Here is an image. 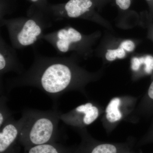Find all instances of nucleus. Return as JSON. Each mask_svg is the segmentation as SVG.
I'll return each instance as SVG.
<instances>
[{
  "mask_svg": "<svg viewBox=\"0 0 153 153\" xmlns=\"http://www.w3.org/2000/svg\"><path fill=\"white\" fill-rule=\"evenodd\" d=\"M84 143L80 147L75 149L74 153H120L118 147L111 143Z\"/></svg>",
  "mask_w": 153,
  "mask_h": 153,
  "instance_id": "1a4fd4ad",
  "label": "nucleus"
},
{
  "mask_svg": "<svg viewBox=\"0 0 153 153\" xmlns=\"http://www.w3.org/2000/svg\"><path fill=\"white\" fill-rule=\"evenodd\" d=\"M42 39L52 45L58 54L78 51L85 42V37L70 26H66L52 33L44 34Z\"/></svg>",
  "mask_w": 153,
  "mask_h": 153,
  "instance_id": "20e7f679",
  "label": "nucleus"
},
{
  "mask_svg": "<svg viewBox=\"0 0 153 153\" xmlns=\"http://www.w3.org/2000/svg\"><path fill=\"white\" fill-rule=\"evenodd\" d=\"M8 98L4 95L1 96L0 101V128L13 117V113L7 104Z\"/></svg>",
  "mask_w": 153,
  "mask_h": 153,
  "instance_id": "9b49d317",
  "label": "nucleus"
},
{
  "mask_svg": "<svg viewBox=\"0 0 153 153\" xmlns=\"http://www.w3.org/2000/svg\"><path fill=\"white\" fill-rule=\"evenodd\" d=\"M60 114L55 109L46 111L25 110L21 118L22 126L19 141L21 146L25 148L57 143Z\"/></svg>",
  "mask_w": 153,
  "mask_h": 153,
  "instance_id": "f03ea898",
  "label": "nucleus"
},
{
  "mask_svg": "<svg viewBox=\"0 0 153 153\" xmlns=\"http://www.w3.org/2000/svg\"><path fill=\"white\" fill-rule=\"evenodd\" d=\"M121 48L128 52H131L133 51L135 48V45L134 42L130 40L124 41L121 44Z\"/></svg>",
  "mask_w": 153,
  "mask_h": 153,
  "instance_id": "dca6fc26",
  "label": "nucleus"
},
{
  "mask_svg": "<svg viewBox=\"0 0 153 153\" xmlns=\"http://www.w3.org/2000/svg\"><path fill=\"white\" fill-rule=\"evenodd\" d=\"M123 153H131V152H124Z\"/></svg>",
  "mask_w": 153,
  "mask_h": 153,
  "instance_id": "aec40b11",
  "label": "nucleus"
},
{
  "mask_svg": "<svg viewBox=\"0 0 153 153\" xmlns=\"http://www.w3.org/2000/svg\"><path fill=\"white\" fill-rule=\"evenodd\" d=\"M77 76V68L72 57H48L36 53L28 70L7 81V90L32 86L55 98L74 88Z\"/></svg>",
  "mask_w": 153,
  "mask_h": 153,
  "instance_id": "f257e3e1",
  "label": "nucleus"
},
{
  "mask_svg": "<svg viewBox=\"0 0 153 153\" xmlns=\"http://www.w3.org/2000/svg\"><path fill=\"white\" fill-rule=\"evenodd\" d=\"M1 20V27L7 30L11 45L16 49H23L42 40L45 29L51 23L43 11L31 7L27 17Z\"/></svg>",
  "mask_w": 153,
  "mask_h": 153,
  "instance_id": "7ed1b4c3",
  "label": "nucleus"
},
{
  "mask_svg": "<svg viewBox=\"0 0 153 153\" xmlns=\"http://www.w3.org/2000/svg\"><path fill=\"white\" fill-rule=\"evenodd\" d=\"M33 4L32 7L43 11L45 13L47 7L49 5L47 0H27Z\"/></svg>",
  "mask_w": 153,
  "mask_h": 153,
  "instance_id": "4468645a",
  "label": "nucleus"
},
{
  "mask_svg": "<svg viewBox=\"0 0 153 153\" xmlns=\"http://www.w3.org/2000/svg\"><path fill=\"white\" fill-rule=\"evenodd\" d=\"M141 64L146 65V71L147 73H150L153 69V57L150 55H147L145 57L140 58Z\"/></svg>",
  "mask_w": 153,
  "mask_h": 153,
  "instance_id": "2eb2a0df",
  "label": "nucleus"
},
{
  "mask_svg": "<svg viewBox=\"0 0 153 153\" xmlns=\"http://www.w3.org/2000/svg\"><path fill=\"white\" fill-rule=\"evenodd\" d=\"M148 95L149 98L153 101V81L151 83L148 91Z\"/></svg>",
  "mask_w": 153,
  "mask_h": 153,
  "instance_id": "6ab92c4d",
  "label": "nucleus"
},
{
  "mask_svg": "<svg viewBox=\"0 0 153 153\" xmlns=\"http://www.w3.org/2000/svg\"><path fill=\"white\" fill-rule=\"evenodd\" d=\"M126 52L124 49L120 47L118 49H109L105 55L106 59L108 61H113L117 58L122 59L125 57Z\"/></svg>",
  "mask_w": 153,
  "mask_h": 153,
  "instance_id": "f8f14e48",
  "label": "nucleus"
},
{
  "mask_svg": "<svg viewBox=\"0 0 153 153\" xmlns=\"http://www.w3.org/2000/svg\"><path fill=\"white\" fill-rule=\"evenodd\" d=\"M93 5L91 0H68L65 3L49 4L45 13L56 20L76 19L88 15Z\"/></svg>",
  "mask_w": 153,
  "mask_h": 153,
  "instance_id": "39448f33",
  "label": "nucleus"
},
{
  "mask_svg": "<svg viewBox=\"0 0 153 153\" xmlns=\"http://www.w3.org/2000/svg\"><path fill=\"white\" fill-rule=\"evenodd\" d=\"M116 2L120 8L123 10L128 9L131 5V0H116Z\"/></svg>",
  "mask_w": 153,
  "mask_h": 153,
  "instance_id": "f3484780",
  "label": "nucleus"
},
{
  "mask_svg": "<svg viewBox=\"0 0 153 153\" xmlns=\"http://www.w3.org/2000/svg\"><path fill=\"white\" fill-rule=\"evenodd\" d=\"M141 63L140 58L137 57H134L132 60V68L134 70L137 71L140 68Z\"/></svg>",
  "mask_w": 153,
  "mask_h": 153,
  "instance_id": "a211bd4d",
  "label": "nucleus"
},
{
  "mask_svg": "<svg viewBox=\"0 0 153 153\" xmlns=\"http://www.w3.org/2000/svg\"><path fill=\"white\" fill-rule=\"evenodd\" d=\"M22 126L21 118L13 117L1 128L0 153H21L19 139Z\"/></svg>",
  "mask_w": 153,
  "mask_h": 153,
  "instance_id": "423d86ee",
  "label": "nucleus"
},
{
  "mask_svg": "<svg viewBox=\"0 0 153 153\" xmlns=\"http://www.w3.org/2000/svg\"><path fill=\"white\" fill-rule=\"evenodd\" d=\"M120 104L119 98H115L111 100L107 106L105 112L107 119L111 123H114L120 120L122 114L119 109Z\"/></svg>",
  "mask_w": 153,
  "mask_h": 153,
  "instance_id": "9d476101",
  "label": "nucleus"
},
{
  "mask_svg": "<svg viewBox=\"0 0 153 153\" xmlns=\"http://www.w3.org/2000/svg\"><path fill=\"white\" fill-rule=\"evenodd\" d=\"M13 0H1L0 19L4 18L6 14H9L12 10Z\"/></svg>",
  "mask_w": 153,
  "mask_h": 153,
  "instance_id": "ddd939ff",
  "label": "nucleus"
},
{
  "mask_svg": "<svg viewBox=\"0 0 153 153\" xmlns=\"http://www.w3.org/2000/svg\"><path fill=\"white\" fill-rule=\"evenodd\" d=\"M25 68L17 56L16 49L9 45L2 37L0 38V74L1 76L10 72L20 75Z\"/></svg>",
  "mask_w": 153,
  "mask_h": 153,
  "instance_id": "0eeeda50",
  "label": "nucleus"
},
{
  "mask_svg": "<svg viewBox=\"0 0 153 153\" xmlns=\"http://www.w3.org/2000/svg\"><path fill=\"white\" fill-rule=\"evenodd\" d=\"M75 149L58 143L36 145L24 148L23 153H74Z\"/></svg>",
  "mask_w": 153,
  "mask_h": 153,
  "instance_id": "6e6552de",
  "label": "nucleus"
}]
</instances>
